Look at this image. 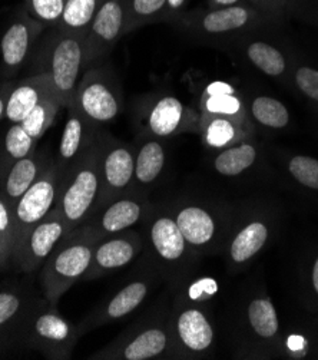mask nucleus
<instances>
[{"label": "nucleus", "instance_id": "obj_1", "mask_svg": "<svg viewBox=\"0 0 318 360\" xmlns=\"http://www.w3.org/2000/svg\"><path fill=\"white\" fill-rule=\"evenodd\" d=\"M33 75L45 74L62 108L72 106L86 70L85 36L55 29L33 56Z\"/></svg>", "mask_w": 318, "mask_h": 360}, {"label": "nucleus", "instance_id": "obj_2", "mask_svg": "<svg viewBox=\"0 0 318 360\" xmlns=\"http://www.w3.org/2000/svg\"><path fill=\"white\" fill-rule=\"evenodd\" d=\"M102 178L99 168V135L62 179L55 210L72 233L84 226L99 208Z\"/></svg>", "mask_w": 318, "mask_h": 360}, {"label": "nucleus", "instance_id": "obj_3", "mask_svg": "<svg viewBox=\"0 0 318 360\" xmlns=\"http://www.w3.org/2000/svg\"><path fill=\"white\" fill-rule=\"evenodd\" d=\"M102 238L86 226L69 233L46 259L41 273L45 300L56 309L60 297L82 278L91 266L93 250Z\"/></svg>", "mask_w": 318, "mask_h": 360}, {"label": "nucleus", "instance_id": "obj_4", "mask_svg": "<svg viewBox=\"0 0 318 360\" xmlns=\"http://www.w3.org/2000/svg\"><path fill=\"white\" fill-rule=\"evenodd\" d=\"M281 19L251 4H241L221 9L183 13L172 20L194 38L202 41L238 39L251 32L275 26Z\"/></svg>", "mask_w": 318, "mask_h": 360}, {"label": "nucleus", "instance_id": "obj_5", "mask_svg": "<svg viewBox=\"0 0 318 360\" xmlns=\"http://www.w3.org/2000/svg\"><path fill=\"white\" fill-rule=\"evenodd\" d=\"M29 345L48 359H69L79 340L81 330L62 317L56 309L34 307L25 320Z\"/></svg>", "mask_w": 318, "mask_h": 360}, {"label": "nucleus", "instance_id": "obj_6", "mask_svg": "<svg viewBox=\"0 0 318 360\" xmlns=\"http://www.w3.org/2000/svg\"><path fill=\"white\" fill-rule=\"evenodd\" d=\"M63 172L56 161H51L45 172L16 202L12 212L15 245L55 208ZM13 245V248H15Z\"/></svg>", "mask_w": 318, "mask_h": 360}, {"label": "nucleus", "instance_id": "obj_7", "mask_svg": "<svg viewBox=\"0 0 318 360\" xmlns=\"http://www.w3.org/2000/svg\"><path fill=\"white\" fill-rule=\"evenodd\" d=\"M93 127L114 121L121 111V96L114 79L105 69L91 68L78 84L74 103Z\"/></svg>", "mask_w": 318, "mask_h": 360}, {"label": "nucleus", "instance_id": "obj_8", "mask_svg": "<svg viewBox=\"0 0 318 360\" xmlns=\"http://www.w3.org/2000/svg\"><path fill=\"white\" fill-rule=\"evenodd\" d=\"M126 26V0H105L85 36L86 70L112 51L117 42L128 33Z\"/></svg>", "mask_w": 318, "mask_h": 360}, {"label": "nucleus", "instance_id": "obj_9", "mask_svg": "<svg viewBox=\"0 0 318 360\" xmlns=\"http://www.w3.org/2000/svg\"><path fill=\"white\" fill-rule=\"evenodd\" d=\"M99 168L102 178L100 208L131 186L135 178V153L126 143L99 135Z\"/></svg>", "mask_w": 318, "mask_h": 360}, {"label": "nucleus", "instance_id": "obj_10", "mask_svg": "<svg viewBox=\"0 0 318 360\" xmlns=\"http://www.w3.org/2000/svg\"><path fill=\"white\" fill-rule=\"evenodd\" d=\"M69 233L63 217L53 208L15 245L13 255L19 267L23 271L37 270Z\"/></svg>", "mask_w": 318, "mask_h": 360}, {"label": "nucleus", "instance_id": "obj_11", "mask_svg": "<svg viewBox=\"0 0 318 360\" xmlns=\"http://www.w3.org/2000/svg\"><path fill=\"white\" fill-rule=\"evenodd\" d=\"M98 128L93 127L72 105L67 108V120L62 132L56 164L65 174L98 138Z\"/></svg>", "mask_w": 318, "mask_h": 360}, {"label": "nucleus", "instance_id": "obj_12", "mask_svg": "<svg viewBox=\"0 0 318 360\" xmlns=\"http://www.w3.org/2000/svg\"><path fill=\"white\" fill-rule=\"evenodd\" d=\"M44 30L45 26L27 13L11 23L0 42L2 59L9 72H15L25 63L32 49L37 46Z\"/></svg>", "mask_w": 318, "mask_h": 360}, {"label": "nucleus", "instance_id": "obj_13", "mask_svg": "<svg viewBox=\"0 0 318 360\" xmlns=\"http://www.w3.org/2000/svg\"><path fill=\"white\" fill-rule=\"evenodd\" d=\"M169 347V335L161 326H151L128 338L121 345L110 346L92 356V359L148 360L162 356Z\"/></svg>", "mask_w": 318, "mask_h": 360}, {"label": "nucleus", "instance_id": "obj_14", "mask_svg": "<svg viewBox=\"0 0 318 360\" xmlns=\"http://www.w3.org/2000/svg\"><path fill=\"white\" fill-rule=\"evenodd\" d=\"M139 247V240L133 234L117 236L110 240L102 238L93 250L91 266L84 278L92 280L105 273L128 266L136 257Z\"/></svg>", "mask_w": 318, "mask_h": 360}, {"label": "nucleus", "instance_id": "obj_15", "mask_svg": "<svg viewBox=\"0 0 318 360\" xmlns=\"http://www.w3.org/2000/svg\"><path fill=\"white\" fill-rule=\"evenodd\" d=\"M49 164L51 161L44 154L34 151L11 165L5 178L2 198L11 211L20 197L38 181Z\"/></svg>", "mask_w": 318, "mask_h": 360}, {"label": "nucleus", "instance_id": "obj_16", "mask_svg": "<svg viewBox=\"0 0 318 360\" xmlns=\"http://www.w3.org/2000/svg\"><path fill=\"white\" fill-rule=\"evenodd\" d=\"M150 292V285L144 280H135L126 284L122 290H119L102 309L96 310L89 319L82 323L79 329L81 333L89 330L98 325H103L106 321L118 320L139 307V304L145 300Z\"/></svg>", "mask_w": 318, "mask_h": 360}, {"label": "nucleus", "instance_id": "obj_17", "mask_svg": "<svg viewBox=\"0 0 318 360\" xmlns=\"http://www.w3.org/2000/svg\"><path fill=\"white\" fill-rule=\"evenodd\" d=\"M192 117L175 96L159 98L147 114V128L155 138H166L185 131Z\"/></svg>", "mask_w": 318, "mask_h": 360}, {"label": "nucleus", "instance_id": "obj_18", "mask_svg": "<svg viewBox=\"0 0 318 360\" xmlns=\"http://www.w3.org/2000/svg\"><path fill=\"white\" fill-rule=\"evenodd\" d=\"M143 202L132 198H121L111 201L98 219H89L84 226L103 238L105 236L118 234L136 224L143 217Z\"/></svg>", "mask_w": 318, "mask_h": 360}, {"label": "nucleus", "instance_id": "obj_19", "mask_svg": "<svg viewBox=\"0 0 318 360\" xmlns=\"http://www.w3.org/2000/svg\"><path fill=\"white\" fill-rule=\"evenodd\" d=\"M51 94L55 92L45 74L29 77L11 91L6 102V118L13 124H20L33 108Z\"/></svg>", "mask_w": 318, "mask_h": 360}, {"label": "nucleus", "instance_id": "obj_20", "mask_svg": "<svg viewBox=\"0 0 318 360\" xmlns=\"http://www.w3.org/2000/svg\"><path fill=\"white\" fill-rule=\"evenodd\" d=\"M175 333L180 343L191 353H204L214 342V329L205 313L197 307H187L178 313Z\"/></svg>", "mask_w": 318, "mask_h": 360}, {"label": "nucleus", "instance_id": "obj_21", "mask_svg": "<svg viewBox=\"0 0 318 360\" xmlns=\"http://www.w3.org/2000/svg\"><path fill=\"white\" fill-rule=\"evenodd\" d=\"M173 220L178 224L188 245L206 247L217 236V223L212 214L199 205H185L176 211Z\"/></svg>", "mask_w": 318, "mask_h": 360}, {"label": "nucleus", "instance_id": "obj_22", "mask_svg": "<svg viewBox=\"0 0 318 360\" xmlns=\"http://www.w3.org/2000/svg\"><path fill=\"white\" fill-rule=\"evenodd\" d=\"M151 243L157 256L166 263H176L184 259L187 253V241L173 220L169 215H159L151 226Z\"/></svg>", "mask_w": 318, "mask_h": 360}, {"label": "nucleus", "instance_id": "obj_23", "mask_svg": "<svg viewBox=\"0 0 318 360\" xmlns=\"http://www.w3.org/2000/svg\"><path fill=\"white\" fill-rule=\"evenodd\" d=\"M166 162V154L162 142L148 138L135 154V181L139 186L155 183Z\"/></svg>", "mask_w": 318, "mask_h": 360}, {"label": "nucleus", "instance_id": "obj_24", "mask_svg": "<svg viewBox=\"0 0 318 360\" xmlns=\"http://www.w3.org/2000/svg\"><path fill=\"white\" fill-rule=\"evenodd\" d=\"M245 56L258 70L271 78H278L286 74L287 59L275 45L265 41H249L244 46Z\"/></svg>", "mask_w": 318, "mask_h": 360}, {"label": "nucleus", "instance_id": "obj_25", "mask_svg": "<svg viewBox=\"0 0 318 360\" xmlns=\"http://www.w3.org/2000/svg\"><path fill=\"white\" fill-rule=\"evenodd\" d=\"M105 0H66L63 15L56 29L86 36V32Z\"/></svg>", "mask_w": 318, "mask_h": 360}, {"label": "nucleus", "instance_id": "obj_26", "mask_svg": "<svg viewBox=\"0 0 318 360\" xmlns=\"http://www.w3.org/2000/svg\"><path fill=\"white\" fill-rule=\"evenodd\" d=\"M268 238V229L261 221H254L245 226L232 240L230 256L234 263L242 264L253 259L264 247Z\"/></svg>", "mask_w": 318, "mask_h": 360}, {"label": "nucleus", "instance_id": "obj_27", "mask_svg": "<svg viewBox=\"0 0 318 360\" xmlns=\"http://www.w3.org/2000/svg\"><path fill=\"white\" fill-rule=\"evenodd\" d=\"M60 108L62 105L56 95L51 94L34 106L20 124L34 141H39L53 124L55 117L58 115Z\"/></svg>", "mask_w": 318, "mask_h": 360}, {"label": "nucleus", "instance_id": "obj_28", "mask_svg": "<svg viewBox=\"0 0 318 360\" xmlns=\"http://www.w3.org/2000/svg\"><path fill=\"white\" fill-rule=\"evenodd\" d=\"M126 6L128 33L145 25L166 20V0H126Z\"/></svg>", "mask_w": 318, "mask_h": 360}, {"label": "nucleus", "instance_id": "obj_29", "mask_svg": "<svg viewBox=\"0 0 318 360\" xmlns=\"http://www.w3.org/2000/svg\"><path fill=\"white\" fill-rule=\"evenodd\" d=\"M257 158V150L251 143L228 148L217 155L214 160V168L225 176H235L250 168Z\"/></svg>", "mask_w": 318, "mask_h": 360}, {"label": "nucleus", "instance_id": "obj_30", "mask_svg": "<svg viewBox=\"0 0 318 360\" xmlns=\"http://www.w3.org/2000/svg\"><path fill=\"white\" fill-rule=\"evenodd\" d=\"M253 118L263 127L281 129L290 122L287 106L271 96H257L251 103Z\"/></svg>", "mask_w": 318, "mask_h": 360}, {"label": "nucleus", "instance_id": "obj_31", "mask_svg": "<svg viewBox=\"0 0 318 360\" xmlns=\"http://www.w3.org/2000/svg\"><path fill=\"white\" fill-rule=\"evenodd\" d=\"M249 320L254 332L261 338H274L278 332V317L268 299H256L249 306Z\"/></svg>", "mask_w": 318, "mask_h": 360}, {"label": "nucleus", "instance_id": "obj_32", "mask_svg": "<svg viewBox=\"0 0 318 360\" xmlns=\"http://www.w3.org/2000/svg\"><path fill=\"white\" fill-rule=\"evenodd\" d=\"M235 127L228 117H206L204 139L212 148H224L235 138Z\"/></svg>", "mask_w": 318, "mask_h": 360}, {"label": "nucleus", "instance_id": "obj_33", "mask_svg": "<svg viewBox=\"0 0 318 360\" xmlns=\"http://www.w3.org/2000/svg\"><path fill=\"white\" fill-rule=\"evenodd\" d=\"M66 0H26V11L30 18L42 23L45 27H58Z\"/></svg>", "mask_w": 318, "mask_h": 360}, {"label": "nucleus", "instance_id": "obj_34", "mask_svg": "<svg viewBox=\"0 0 318 360\" xmlns=\"http://www.w3.org/2000/svg\"><path fill=\"white\" fill-rule=\"evenodd\" d=\"M38 141H34L22 124H13L5 136V153L12 160V164L34 153V146Z\"/></svg>", "mask_w": 318, "mask_h": 360}, {"label": "nucleus", "instance_id": "obj_35", "mask_svg": "<svg viewBox=\"0 0 318 360\" xmlns=\"http://www.w3.org/2000/svg\"><path fill=\"white\" fill-rule=\"evenodd\" d=\"M289 169L301 186L318 190V160L297 155L290 161Z\"/></svg>", "mask_w": 318, "mask_h": 360}, {"label": "nucleus", "instance_id": "obj_36", "mask_svg": "<svg viewBox=\"0 0 318 360\" xmlns=\"http://www.w3.org/2000/svg\"><path fill=\"white\" fill-rule=\"evenodd\" d=\"M206 117H232L241 110V102L234 94L206 95L202 103Z\"/></svg>", "mask_w": 318, "mask_h": 360}, {"label": "nucleus", "instance_id": "obj_37", "mask_svg": "<svg viewBox=\"0 0 318 360\" xmlns=\"http://www.w3.org/2000/svg\"><path fill=\"white\" fill-rule=\"evenodd\" d=\"M13 220L8 205L0 200V264H5L13 255Z\"/></svg>", "mask_w": 318, "mask_h": 360}, {"label": "nucleus", "instance_id": "obj_38", "mask_svg": "<svg viewBox=\"0 0 318 360\" xmlns=\"http://www.w3.org/2000/svg\"><path fill=\"white\" fill-rule=\"evenodd\" d=\"M23 303V299L12 292L0 293V329L22 321L25 314Z\"/></svg>", "mask_w": 318, "mask_h": 360}, {"label": "nucleus", "instance_id": "obj_39", "mask_svg": "<svg viewBox=\"0 0 318 360\" xmlns=\"http://www.w3.org/2000/svg\"><path fill=\"white\" fill-rule=\"evenodd\" d=\"M294 81L297 88L304 95L318 102V70L308 66H301L296 70Z\"/></svg>", "mask_w": 318, "mask_h": 360}, {"label": "nucleus", "instance_id": "obj_40", "mask_svg": "<svg viewBox=\"0 0 318 360\" xmlns=\"http://www.w3.org/2000/svg\"><path fill=\"white\" fill-rule=\"evenodd\" d=\"M296 0H250L251 5L258 6L260 9L274 15L278 19H284L289 9L293 6Z\"/></svg>", "mask_w": 318, "mask_h": 360}, {"label": "nucleus", "instance_id": "obj_41", "mask_svg": "<svg viewBox=\"0 0 318 360\" xmlns=\"http://www.w3.org/2000/svg\"><path fill=\"white\" fill-rule=\"evenodd\" d=\"M217 290V284L211 278H204L191 285L190 297L194 300H204L211 297Z\"/></svg>", "mask_w": 318, "mask_h": 360}, {"label": "nucleus", "instance_id": "obj_42", "mask_svg": "<svg viewBox=\"0 0 318 360\" xmlns=\"http://www.w3.org/2000/svg\"><path fill=\"white\" fill-rule=\"evenodd\" d=\"M190 4V0H166V20L172 22L175 18L185 13V8Z\"/></svg>", "mask_w": 318, "mask_h": 360}, {"label": "nucleus", "instance_id": "obj_43", "mask_svg": "<svg viewBox=\"0 0 318 360\" xmlns=\"http://www.w3.org/2000/svg\"><path fill=\"white\" fill-rule=\"evenodd\" d=\"M225 94H234V89H232V86H230L228 84L221 82V81L212 82L205 89V95H225Z\"/></svg>", "mask_w": 318, "mask_h": 360}, {"label": "nucleus", "instance_id": "obj_44", "mask_svg": "<svg viewBox=\"0 0 318 360\" xmlns=\"http://www.w3.org/2000/svg\"><path fill=\"white\" fill-rule=\"evenodd\" d=\"M241 4H249V0H206V9H221Z\"/></svg>", "mask_w": 318, "mask_h": 360}, {"label": "nucleus", "instance_id": "obj_45", "mask_svg": "<svg viewBox=\"0 0 318 360\" xmlns=\"http://www.w3.org/2000/svg\"><path fill=\"white\" fill-rule=\"evenodd\" d=\"M9 94H11V92H9ZM9 94H8V95H0V120H2V117L5 115V111H6V102H8Z\"/></svg>", "mask_w": 318, "mask_h": 360}, {"label": "nucleus", "instance_id": "obj_46", "mask_svg": "<svg viewBox=\"0 0 318 360\" xmlns=\"http://www.w3.org/2000/svg\"><path fill=\"white\" fill-rule=\"evenodd\" d=\"M312 284H314V289L315 292L318 293V259L314 264V269H312Z\"/></svg>", "mask_w": 318, "mask_h": 360}, {"label": "nucleus", "instance_id": "obj_47", "mask_svg": "<svg viewBox=\"0 0 318 360\" xmlns=\"http://www.w3.org/2000/svg\"><path fill=\"white\" fill-rule=\"evenodd\" d=\"M315 2H317V4H318V0H315Z\"/></svg>", "mask_w": 318, "mask_h": 360}, {"label": "nucleus", "instance_id": "obj_48", "mask_svg": "<svg viewBox=\"0 0 318 360\" xmlns=\"http://www.w3.org/2000/svg\"><path fill=\"white\" fill-rule=\"evenodd\" d=\"M249 4H250V0H249Z\"/></svg>", "mask_w": 318, "mask_h": 360}]
</instances>
